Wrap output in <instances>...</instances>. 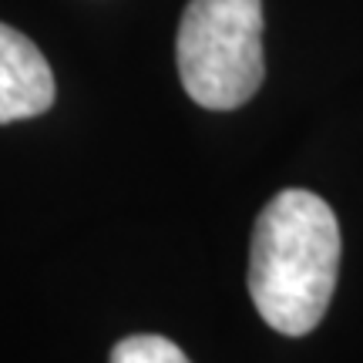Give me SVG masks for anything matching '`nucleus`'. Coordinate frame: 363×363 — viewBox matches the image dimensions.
Instances as JSON below:
<instances>
[{
	"label": "nucleus",
	"instance_id": "obj_2",
	"mask_svg": "<svg viewBox=\"0 0 363 363\" xmlns=\"http://www.w3.org/2000/svg\"><path fill=\"white\" fill-rule=\"evenodd\" d=\"M182 88L208 111H233L259 91L262 0H192L175 38Z\"/></svg>",
	"mask_w": 363,
	"mask_h": 363
},
{
	"label": "nucleus",
	"instance_id": "obj_1",
	"mask_svg": "<svg viewBox=\"0 0 363 363\" xmlns=\"http://www.w3.org/2000/svg\"><path fill=\"white\" fill-rule=\"evenodd\" d=\"M340 222L326 199L286 189L259 212L249 249V296L276 333L306 337L337 289Z\"/></svg>",
	"mask_w": 363,
	"mask_h": 363
},
{
	"label": "nucleus",
	"instance_id": "obj_3",
	"mask_svg": "<svg viewBox=\"0 0 363 363\" xmlns=\"http://www.w3.org/2000/svg\"><path fill=\"white\" fill-rule=\"evenodd\" d=\"M54 104V74L34 40L0 24V125L44 115Z\"/></svg>",
	"mask_w": 363,
	"mask_h": 363
},
{
	"label": "nucleus",
	"instance_id": "obj_4",
	"mask_svg": "<svg viewBox=\"0 0 363 363\" xmlns=\"http://www.w3.org/2000/svg\"><path fill=\"white\" fill-rule=\"evenodd\" d=\"M108 363H192V360L172 340L155 337V333H138V337H125L121 343H115Z\"/></svg>",
	"mask_w": 363,
	"mask_h": 363
}]
</instances>
